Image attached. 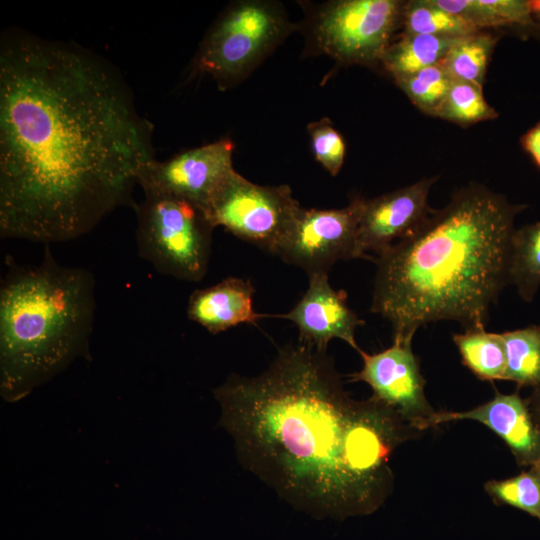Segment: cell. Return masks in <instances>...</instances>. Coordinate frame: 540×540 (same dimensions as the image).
I'll return each mask as SVG.
<instances>
[{"label": "cell", "instance_id": "cell-1", "mask_svg": "<svg viewBox=\"0 0 540 540\" xmlns=\"http://www.w3.org/2000/svg\"><path fill=\"white\" fill-rule=\"evenodd\" d=\"M153 125L120 71L81 45L0 36V236L51 244L136 209Z\"/></svg>", "mask_w": 540, "mask_h": 540}, {"label": "cell", "instance_id": "cell-2", "mask_svg": "<svg viewBox=\"0 0 540 540\" xmlns=\"http://www.w3.org/2000/svg\"><path fill=\"white\" fill-rule=\"evenodd\" d=\"M239 459L291 504L345 518L377 510L393 488L390 460L415 430L372 397L343 389L326 352L298 343L255 377L213 390Z\"/></svg>", "mask_w": 540, "mask_h": 540}, {"label": "cell", "instance_id": "cell-3", "mask_svg": "<svg viewBox=\"0 0 540 540\" xmlns=\"http://www.w3.org/2000/svg\"><path fill=\"white\" fill-rule=\"evenodd\" d=\"M525 207L480 184L456 191L377 255L370 310L391 323L393 338L412 340L419 327L441 320L485 330L491 304L509 283L514 219Z\"/></svg>", "mask_w": 540, "mask_h": 540}, {"label": "cell", "instance_id": "cell-4", "mask_svg": "<svg viewBox=\"0 0 540 540\" xmlns=\"http://www.w3.org/2000/svg\"><path fill=\"white\" fill-rule=\"evenodd\" d=\"M50 244L37 266L5 258L0 286V394L7 402L28 396L78 358L91 360L95 279L61 265Z\"/></svg>", "mask_w": 540, "mask_h": 540}, {"label": "cell", "instance_id": "cell-5", "mask_svg": "<svg viewBox=\"0 0 540 540\" xmlns=\"http://www.w3.org/2000/svg\"><path fill=\"white\" fill-rule=\"evenodd\" d=\"M139 256L163 274L200 281L206 274L214 225L206 211L181 198L146 191L136 206Z\"/></svg>", "mask_w": 540, "mask_h": 540}, {"label": "cell", "instance_id": "cell-6", "mask_svg": "<svg viewBox=\"0 0 540 540\" xmlns=\"http://www.w3.org/2000/svg\"><path fill=\"white\" fill-rule=\"evenodd\" d=\"M277 3L243 0L214 22L195 53L191 73L210 76L227 89L247 76L291 31Z\"/></svg>", "mask_w": 540, "mask_h": 540}, {"label": "cell", "instance_id": "cell-7", "mask_svg": "<svg viewBox=\"0 0 540 540\" xmlns=\"http://www.w3.org/2000/svg\"><path fill=\"white\" fill-rule=\"evenodd\" d=\"M405 1L338 0L315 14L311 33L319 52L347 65L371 66L401 26Z\"/></svg>", "mask_w": 540, "mask_h": 540}, {"label": "cell", "instance_id": "cell-8", "mask_svg": "<svg viewBox=\"0 0 540 540\" xmlns=\"http://www.w3.org/2000/svg\"><path fill=\"white\" fill-rule=\"evenodd\" d=\"M301 206L289 186H263L235 170L212 195L206 213L216 228L275 254L292 227Z\"/></svg>", "mask_w": 540, "mask_h": 540}, {"label": "cell", "instance_id": "cell-9", "mask_svg": "<svg viewBox=\"0 0 540 540\" xmlns=\"http://www.w3.org/2000/svg\"><path fill=\"white\" fill-rule=\"evenodd\" d=\"M364 198L356 196L341 209L301 207L275 255L308 275L328 273L338 260L357 259V232Z\"/></svg>", "mask_w": 540, "mask_h": 540}, {"label": "cell", "instance_id": "cell-10", "mask_svg": "<svg viewBox=\"0 0 540 540\" xmlns=\"http://www.w3.org/2000/svg\"><path fill=\"white\" fill-rule=\"evenodd\" d=\"M411 344L410 339L393 338V344L381 352L360 350L362 369L348 377L351 382L367 383L373 399L394 410L415 430L423 431L431 427L436 411L427 401L425 380Z\"/></svg>", "mask_w": 540, "mask_h": 540}, {"label": "cell", "instance_id": "cell-11", "mask_svg": "<svg viewBox=\"0 0 540 540\" xmlns=\"http://www.w3.org/2000/svg\"><path fill=\"white\" fill-rule=\"evenodd\" d=\"M234 144L229 139L184 150L171 158L147 162L138 174L143 192L187 200L204 210L221 183L234 171Z\"/></svg>", "mask_w": 540, "mask_h": 540}, {"label": "cell", "instance_id": "cell-12", "mask_svg": "<svg viewBox=\"0 0 540 540\" xmlns=\"http://www.w3.org/2000/svg\"><path fill=\"white\" fill-rule=\"evenodd\" d=\"M437 177L365 199L357 232L359 258L377 255L412 233L432 212L428 195Z\"/></svg>", "mask_w": 540, "mask_h": 540}, {"label": "cell", "instance_id": "cell-13", "mask_svg": "<svg viewBox=\"0 0 540 540\" xmlns=\"http://www.w3.org/2000/svg\"><path fill=\"white\" fill-rule=\"evenodd\" d=\"M309 286L299 302L286 314L299 330V343L326 352L330 340L338 338L359 352L355 330L364 324L347 305L344 290L331 287L328 273L309 274Z\"/></svg>", "mask_w": 540, "mask_h": 540}, {"label": "cell", "instance_id": "cell-14", "mask_svg": "<svg viewBox=\"0 0 540 540\" xmlns=\"http://www.w3.org/2000/svg\"><path fill=\"white\" fill-rule=\"evenodd\" d=\"M456 420L477 421L496 433L521 466H540V432L526 400L516 392L495 396L466 411L436 412L431 427Z\"/></svg>", "mask_w": 540, "mask_h": 540}, {"label": "cell", "instance_id": "cell-15", "mask_svg": "<svg viewBox=\"0 0 540 540\" xmlns=\"http://www.w3.org/2000/svg\"><path fill=\"white\" fill-rule=\"evenodd\" d=\"M254 287L250 280L228 277L196 289L189 297L187 316L211 334H218L243 323L256 324L264 315L253 306Z\"/></svg>", "mask_w": 540, "mask_h": 540}, {"label": "cell", "instance_id": "cell-16", "mask_svg": "<svg viewBox=\"0 0 540 540\" xmlns=\"http://www.w3.org/2000/svg\"><path fill=\"white\" fill-rule=\"evenodd\" d=\"M461 38L402 34L389 45L380 63L393 79L408 76L440 63Z\"/></svg>", "mask_w": 540, "mask_h": 540}, {"label": "cell", "instance_id": "cell-17", "mask_svg": "<svg viewBox=\"0 0 540 540\" xmlns=\"http://www.w3.org/2000/svg\"><path fill=\"white\" fill-rule=\"evenodd\" d=\"M463 364L481 380H505L506 351L501 333L485 330L455 334Z\"/></svg>", "mask_w": 540, "mask_h": 540}, {"label": "cell", "instance_id": "cell-18", "mask_svg": "<svg viewBox=\"0 0 540 540\" xmlns=\"http://www.w3.org/2000/svg\"><path fill=\"white\" fill-rule=\"evenodd\" d=\"M508 278L525 301L533 299L540 287V221L514 230Z\"/></svg>", "mask_w": 540, "mask_h": 540}, {"label": "cell", "instance_id": "cell-19", "mask_svg": "<svg viewBox=\"0 0 540 540\" xmlns=\"http://www.w3.org/2000/svg\"><path fill=\"white\" fill-rule=\"evenodd\" d=\"M497 37L487 32L462 37L441 61L452 80L483 86Z\"/></svg>", "mask_w": 540, "mask_h": 540}, {"label": "cell", "instance_id": "cell-20", "mask_svg": "<svg viewBox=\"0 0 540 540\" xmlns=\"http://www.w3.org/2000/svg\"><path fill=\"white\" fill-rule=\"evenodd\" d=\"M401 27L403 34H425L453 38L480 32L464 18L439 8L431 0L405 1Z\"/></svg>", "mask_w": 540, "mask_h": 540}, {"label": "cell", "instance_id": "cell-21", "mask_svg": "<svg viewBox=\"0 0 540 540\" xmlns=\"http://www.w3.org/2000/svg\"><path fill=\"white\" fill-rule=\"evenodd\" d=\"M506 351L505 380L519 385L540 384V326L501 333Z\"/></svg>", "mask_w": 540, "mask_h": 540}, {"label": "cell", "instance_id": "cell-22", "mask_svg": "<svg viewBox=\"0 0 540 540\" xmlns=\"http://www.w3.org/2000/svg\"><path fill=\"white\" fill-rule=\"evenodd\" d=\"M394 81L418 109L433 117H438L453 82L441 62Z\"/></svg>", "mask_w": 540, "mask_h": 540}, {"label": "cell", "instance_id": "cell-23", "mask_svg": "<svg viewBox=\"0 0 540 540\" xmlns=\"http://www.w3.org/2000/svg\"><path fill=\"white\" fill-rule=\"evenodd\" d=\"M496 110L484 98L482 87L453 80L438 114L439 118L461 126L497 118Z\"/></svg>", "mask_w": 540, "mask_h": 540}, {"label": "cell", "instance_id": "cell-24", "mask_svg": "<svg viewBox=\"0 0 540 540\" xmlns=\"http://www.w3.org/2000/svg\"><path fill=\"white\" fill-rule=\"evenodd\" d=\"M485 491L496 503L518 508L540 520V466L503 480H489Z\"/></svg>", "mask_w": 540, "mask_h": 540}, {"label": "cell", "instance_id": "cell-25", "mask_svg": "<svg viewBox=\"0 0 540 540\" xmlns=\"http://www.w3.org/2000/svg\"><path fill=\"white\" fill-rule=\"evenodd\" d=\"M316 160L332 175L339 173L345 158V142L328 118L307 126Z\"/></svg>", "mask_w": 540, "mask_h": 540}, {"label": "cell", "instance_id": "cell-26", "mask_svg": "<svg viewBox=\"0 0 540 540\" xmlns=\"http://www.w3.org/2000/svg\"><path fill=\"white\" fill-rule=\"evenodd\" d=\"M439 8L458 15L474 25L479 31L485 28L507 26L485 3V0H431Z\"/></svg>", "mask_w": 540, "mask_h": 540}, {"label": "cell", "instance_id": "cell-27", "mask_svg": "<svg viewBox=\"0 0 540 540\" xmlns=\"http://www.w3.org/2000/svg\"><path fill=\"white\" fill-rule=\"evenodd\" d=\"M485 3L500 17L507 26L518 25L533 28L529 1L523 0H485Z\"/></svg>", "mask_w": 540, "mask_h": 540}, {"label": "cell", "instance_id": "cell-28", "mask_svg": "<svg viewBox=\"0 0 540 540\" xmlns=\"http://www.w3.org/2000/svg\"><path fill=\"white\" fill-rule=\"evenodd\" d=\"M521 145L540 168V121L522 136Z\"/></svg>", "mask_w": 540, "mask_h": 540}, {"label": "cell", "instance_id": "cell-29", "mask_svg": "<svg viewBox=\"0 0 540 540\" xmlns=\"http://www.w3.org/2000/svg\"><path fill=\"white\" fill-rule=\"evenodd\" d=\"M526 401L540 432V384L534 387L531 397Z\"/></svg>", "mask_w": 540, "mask_h": 540}, {"label": "cell", "instance_id": "cell-30", "mask_svg": "<svg viewBox=\"0 0 540 540\" xmlns=\"http://www.w3.org/2000/svg\"><path fill=\"white\" fill-rule=\"evenodd\" d=\"M529 7L534 27L540 32V0L529 1Z\"/></svg>", "mask_w": 540, "mask_h": 540}]
</instances>
